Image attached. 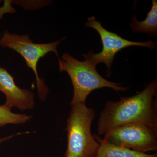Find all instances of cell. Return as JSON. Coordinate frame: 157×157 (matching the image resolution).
<instances>
[{
	"instance_id": "1",
	"label": "cell",
	"mask_w": 157,
	"mask_h": 157,
	"mask_svg": "<svg viewBox=\"0 0 157 157\" xmlns=\"http://www.w3.org/2000/svg\"><path fill=\"white\" fill-rule=\"evenodd\" d=\"M157 79L142 91L132 97H121L117 102L108 101L101 111L98 123L99 135H106L116 127L139 123L157 132Z\"/></svg>"
},
{
	"instance_id": "2",
	"label": "cell",
	"mask_w": 157,
	"mask_h": 157,
	"mask_svg": "<svg viewBox=\"0 0 157 157\" xmlns=\"http://www.w3.org/2000/svg\"><path fill=\"white\" fill-rule=\"evenodd\" d=\"M58 59L60 71L67 72L72 81L73 94L71 106L86 103L89 95L99 89L111 88L118 93L128 90V87L121 86L120 83L103 78L96 70V66L87 61H78L67 52L63 53L61 59Z\"/></svg>"
},
{
	"instance_id": "3",
	"label": "cell",
	"mask_w": 157,
	"mask_h": 157,
	"mask_svg": "<svg viewBox=\"0 0 157 157\" xmlns=\"http://www.w3.org/2000/svg\"><path fill=\"white\" fill-rule=\"evenodd\" d=\"M71 107L67 123V147L64 157H94L100 145L91 132L94 110L86 103Z\"/></svg>"
},
{
	"instance_id": "4",
	"label": "cell",
	"mask_w": 157,
	"mask_h": 157,
	"mask_svg": "<svg viewBox=\"0 0 157 157\" xmlns=\"http://www.w3.org/2000/svg\"><path fill=\"white\" fill-rule=\"evenodd\" d=\"M65 38L50 43H34L28 35H19L10 33L8 30L5 31L0 38V46L9 48L19 53L25 60L27 66L33 71L36 77L37 92L39 98L42 101H45L49 90L46 86L44 79L39 77L37 66L40 59L44 57L50 52L55 53L58 59L57 47Z\"/></svg>"
},
{
	"instance_id": "5",
	"label": "cell",
	"mask_w": 157,
	"mask_h": 157,
	"mask_svg": "<svg viewBox=\"0 0 157 157\" xmlns=\"http://www.w3.org/2000/svg\"><path fill=\"white\" fill-rule=\"evenodd\" d=\"M85 26L92 28L98 32L103 44V49L101 52L95 53L93 51H90L87 54H83L85 60L96 66L101 63H105L107 68V76L111 75V66L116 54L121 49L132 46H142L151 49L156 47V43L151 40L137 42L124 39L117 34L104 28L101 22L96 21L95 17L93 16L88 18Z\"/></svg>"
},
{
	"instance_id": "6",
	"label": "cell",
	"mask_w": 157,
	"mask_h": 157,
	"mask_svg": "<svg viewBox=\"0 0 157 157\" xmlns=\"http://www.w3.org/2000/svg\"><path fill=\"white\" fill-rule=\"evenodd\" d=\"M103 139L113 145L141 153L157 150V132L143 124L119 126L104 135Z\"/></svg>"
},
{
	"instance_id": "7",
	"label": "cell",
	"mask_w": 157,
	"mask_h": 157,
	"mask_svg": "<svg viewBox=\"0 0 157 157\" xmlns=\"http://www.w3.org/2000/svg\"><path fill=\"white\" fill-rule=\"evenodd\" d=\"M0 92L6 97L5 105L21 111L31 110L35 106V95L31 91L21 88L14 77L5 68L0 67Z\"/></svg>"
},
{
	"instance_id": "8",
	"label": "cell",
	"mask_w": 157,
	"mask_h": 157,
	"mask_svg": "<svg viewBox=\"0 0 157 157\" xmlns=\"http://www.w3.org/2000/svg\"><path fill=\"white\" fill-rule=\"evenodd\" d=\"M100 144L98 151L94 157H157V155L141 153L129 149L113 145L101 139L98 135H94Z\"/></svg>"
},
{
	"instance_id": "9",
	"label": "cell",
	"mask_w": 157,
	"mask_h": 157,
	"mask_svg": "<svg viewBox=\"0 0 157 157\" xmlns=\"http://www.w3.org/2000/svg\"><path fill=\"white\" fill-rule=\"evenodd\" d=\"M150 11L143 21H137L135 15L132 16L130 25L132 33H143L155 36L157 33V1L153 0Z\"/></svg>"
},
{
	"instance_id": "10",
	"label": "cell",
	"mask_w": 157,
	"mask_h": 157,
	"mask_svg": "<svg viewBox=\"0 0 157 157\" xmlns=\"http://www.w3.org/2000/svg\"><path fill=\"white\" fill-rule=\"evenodd\" d=\"M32 116L14 113L5 104L0 106V128L8 124L19 125L29 121Z\"/></svg>"
},
{
	"instance_id": "11",
	"label": "cell",
	"mask_w": 157,
	"mask_h": 157,
	"mask_svg": "<svg viewBox=\"0 0 157 157\" xmlns=\"http://www.w3.org/2000/svg\"><path fill=\"white\" fill-rule=\"evenodd\" d=\"M31 132H20V133H17V134H14V135H9V136H7V137H2V138H0V144L3 143L5 141H7V140H10L11 138H13L16 136L17 135H24V134H29Z\"/></svg>"
}]
</instances>
